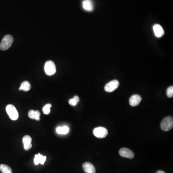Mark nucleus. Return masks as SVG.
Instances as JSON below:
<instances>
[{
	"mask_svg": "<svg viewBox=\"0 0 173 173\" xmlns=\"http://www.w3.org/2000/svg\"><path fill=\"white\" fill-rule=\"evenodd\" d=\"M13 41V37L11 35H6L2 38L0 43V49L2 50H6L8 49L12 45Z\"/></svg>",
	"mask_w": 173,
	"mask_h": 173,
	"instance_id": "f257e3e1",
	"label": "nucleus"
},
{
	"mask_svg": "<svg viewBox=\"0 0 173 173\" xmlns=\"http://www.w3.org/2000/svg\"><path fill=\"white\" fill-rule=\"evenodd\" d=\"M173 127V119L171 116H167L163 119L161 123V128L164 131L171 130Z\"/></svg>",
	"mask_w": 173,
	"mask_h": 173,
	"instance_id": "f03ea898",
	"label": "nucleus"
},
{
	"mask_svg": "<svg viewBox=\"0 0 173 173\" xmlns=\"http://www.w3.org/2000/svg\"><path fill=\"white\" fill-rule=\"evenodd\" d=\"M44 71L48 76H52L56 71V66L52 61H48L44 65Z\"/></svg>",
	"mask_w": 173,
	"mask_h": 173,
	"instance_id": "7ed1b4c3",
	"label": "nucleus"
},
{
	"mask_svg": "<svg viewBox=\"0 0 173 173\" xmlns=\"http://www.w3.org/2000/svg\"><path fill=\"white\" fill-rule=\"evenodd\" d=\"M7 113L12 120H16L18 118V113L15 107L12 104L8 105L6 108Z\"/></svg>",
	"mask_w": 173,
	"mask_h": 173,
	"instance_id": "20e7f679",
	"label": "nucleus"
},
{
	"mask_svg": "<svg viewBox=\"0 0 173 173\" xmlns=\"http://www.w3.org/2000/svg\"><path fill=\"white\" fill-rule=\"evenodd\" d=\"M107 129L103 127H98L94 128L93 130V134L98 138H104L107 136Z\"/></svg>",
	"mask_w": 173,
	"mask_h": 173,
	"instance_id": "39448f33",
	"label": "nucleus"
},
{
	"mask_svg": "<svg viewBox=\"0 0 173 173\" xmlns=\"http://www.w3.org/2000/svg\"><path fill=\"white\" fill-rule=\"evenodd\" d=\"M119 82L117 80H113L108 83L104 86V90L107 92H112L119 88Z\"/></svg>",
	"mask_w": 173,
	"mask_h": 173,
	"instance_id": "423d86ee",
	"label": "nucleus"
},
{
	"mask_svg": "<svg viewBox=\"0 0 173 173\" xmlns=\"http://www.w3.org/2000/svg\"><path fill=\"white\" fill-rule=\"evenodd\" d=\"M119 152L121 156L129 159H132L135 156L134 153L131 150L126 148H122Z\"/></svg>",
	"mask_w": 173,
	"mask_h": 173,
	"instance_id": "0eeeda50",
	"label": "nucleus"
},
{
	"mask_svg": "<svg viewBox=\"0 0 173 173\" xmlns=\"http://www.w3.org/2000/svg\"><path fill=\"white\" fill-rule=\"evenodd\" d=\"M141 100H142V98L139 95H138V94L133 95L129 99V104L132 107H136L139 104Z\"/></svg>",
	"mask_w": 173,
	"mask_h": 173,
	"instance_id": "6e6552de",
	"label": "nucleus"
},
{
	"mask_svg": "<svg viewBox=\"0 0 173 173\" xmlns=\"http://www.w3.org/2000/svg\"><path fill=\"white\" fill-rule=\"evenodd\" d=\"M82 7L85 11L91 12L94 9V5L92 0H84L82 2Z\"/></svg>",
	"mask_w": 173,
	"mask_h": 173,
	"instance_id": "1a4fd4ad",
	"label": "nucleus"
},
{
	"mask_svg": "<svg viewBox=\"0 0 173 173\" xmlns=\"http://www.w3.org/2000/svg\"><path fill=\"white\" fill-rule=\"evenodd\" d=\"M82 167L86 173H96L95 168L91 163H85L83 164Z\"/></svg>",
	"mask_w": 173,
	"mask_h": 173,
	"instance_id": "9d476101",
	"label": "nucleus"
},
{
	"mask_svg": "<svg viewBox=\"0 0 173 173\" xmlns=\"http://www.w3.org/2000/svg\"><path fill=\"white\" fill-rule=\"evenodd\" d=\"M32 141V139L30 136L26 135L23 137V143L24 144V148L26 151L29 150L32 147V144L31 143Z\"/></svg>",
	"mask_w": 173,
	"mask_h": 173,
	"instance_id": "9b49d317",
	"label": "nucleus"
},
{
	"mask_svg": "<svg viewBox=\"0 0 173 173\" xmlns=\"http://www.w3.org/2000/svg\"><path fill=\"white\" fill-rule=\"evenodd\" d=\"M153 31L155 35L157 38H161L164 34V31L163 27L159 24H155L153 26Z\"/></svg>",
	"mask_w": 173,
	"mask_h": 173,
	"instance_id": "f8f14e48",
	"label": "nucleus"
},
{
	"mask_svg": "<svg viewBox=\"0 0 173 173\" xmlns=\"http://www.w3.org/2000/svg\"><path fill=\"white\" fill-rule=\"evenodd\" d=\"M46 160V156H43L40 153H38V155H35L34 159V163L35 165H38L40 163L41 164H44Z\"/></svg>",
	"mask_w": 173,
	"mask_h": 173,
	"instance_id": "ddd939ff",
	"label": "nucleus"
},
{
	"mask_svg": "<svg viewBox=\"0 0 173 173\" xmlns=\"http://www.w3.org/2000/svg\"><path fill=\"white\" fill-rule=\"evenodd\" d=\"M28 115L30 119H32L36 120L37 121L40 120V115L41 113L38 111H34L33 110H31L29 112Z\"/></svg>",
	"mask_w": 173,
	"mask_h": 173,
	"instance_id": "4468645a",
	"label": "nucleus"
},
{
	"mask_svg": "<svg viewBox=\"0 0 173 173\" xmlns=\"http://www.w3.org/2000/svg\"><path fill=\"white\" fill-rule=\"evenodd\" d=\"M31 88L30 84L29 81H25L21 84V86L19 89V91H28Z\"/></svg>",
	"mask_w": 173,
	"mask_h": 173,
	"instance_id": "2eb2a0df",
	"label": "nucleus"
},
{
	"mask_svg": "<svg viewBox=\"0 0 173 173\" xmlns=\"http://www.w3.org/2000/svg\"><path fill=\"white\" fill-rule=\"evenodd\" d=\"M69 131V129L68 127L66 126L63 127H59L56 128V132L59 134L66 135V134L68 133Z\"/></svg>",
	"mask_w": 173,
	"mask_h": 173,
	"instance_id": "dca6fc26",
	"label": "nucleus"
},
{
	"mask_svg": "<svg viewBox=\"0 0 173 173\" xmlns=\"http://www.w3.org/2000/svg\"><path fill=\"white\" fill-rule=\"evenodd\" d=\"M0 171L2 173H12V169L6 164H0Z\"/></svg>",
	"mask_w": 173,
	"mask_h": 173,
	"instance_id": "f3484780",
	"label": "nucleus"
},
{
	"mask_svg": "<svg viewBox=\"0 0 173 173\" xmlns=\"http://www.w3.org/2000/svg\"><path fill=\"white\" fill-rule=\"evenodd\" d=\"M79 102V98L78 96H75L73 99L69 100V103L72 106H76L77 103Z\"/></svg>",
	"mask_w": 173,
	"mask_h": 173,
	"instance_id": "a211bd4d",
	"label": "nucleus"
},
{
	"mask_svg": "<svg viewBox=\"0 0 173 173\" xmlns=\"http://www.w3.org/2000/svg\"><path fill=\"white\" fill-rule=\"evenodd\" d=\"M52 105L51 104H47L45 105L43 108V112L45 115H48L50 113V109L52 107Z\"/></svg>",
	"mask_w": 173,
	"mask_h": 173,
	"instance_id": "6ab92c4d",
	"label": "nucleus"
},
{
	"mask_svg": "<svg viewBox=\"0 0 173 173\" xmlns=\"http://www.w3.org/2000/svg\"><path fill=\"white\" fill-rule=\"evenodd\" d=\"M167 95L168 97L172 98L173 96V86H170L167 89Z\"/></svg>",
	"mask_w": 173,
	"mask_h": 173,
	"instance_id": "aec40b11",
	"label": "nucleus"
},
{
	"mask_svg": "<svg viewBox=\"0 0 173 173\" xmlns=\"http://www.w3.org/2000/svg\"><path fill=\"white\" fill-rule=\"evenodd\" d=\"M156 173H166V172H164V171H162V170H158V171H157Z\"/></svg>",
	"mask_w": 173,
	"mask_h": 173,
	"instance_id": "412c9836",
	"label": "nucleus"
}]
</instances>
